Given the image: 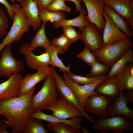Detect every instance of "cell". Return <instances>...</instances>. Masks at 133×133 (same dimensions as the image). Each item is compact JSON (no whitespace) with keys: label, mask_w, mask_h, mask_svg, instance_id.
<instances>
[{"label":"cell","mask_w":133,"mask_h":133,"mask_svg":"<svg viewBox=\"0 0 133 133\" xmlns=\"http://www.w3.org/2000/svg\"><path fill=\"white\" fill-rule=\"evenodd\" d=\"M121 90L117 81L116 76L107 78L100 82L95 91L100 94L111 97L114 100L119 95Z\"/></svg>","instance_id":"obj_18"},{"label":"cell","mask_w":133,"mask_h":133,"mask_svg":"<svg viewBox=\"0 0 133 133\" xmlns=\"http://www.w3.org/2000/svg\"><path fill=\"white\" fill-rule=\"evenodd\" d=\"M65 0H54L45 9L49 11L70 12L71 9L66 5Z\"/></svg>","instance_id":"obj_34"},{"label":"cell","mask_w":133,"mask_h":133,"mask_svg":"<svg viewBox=\"0 0 133 133\" xmlns=\"http://www.w3.org/2000/svg\"><path fill=\"white\" fill-rule=\"evenodd\" d=\"M100 30L95 25L90 23L80 31V39L92 52H96L103 46V40Z\"/></svg>","instance_id":"obj_12"},{"label":"cell","mask_w":133,"mask_h":133,"mask_svg":"<svg viewBox=\"0 0 133 133\" xmlns=\"http://www.w3.org/2000/svg\"><path fill=\"white\" fill-rule=\"evenodd\" d=\"M13 20L9 31L1 42L0 52L7 45L20 40L23 35L29 31L30 25L21 7L16 12Z\"/></svg>","instance_id":"obj_5"},{"label":"cell","mask_w":133,"mask_h":133,"mask_svg":"<svg viewBox=\"0 0 133 133\" xmlns=\"http://www.w3.org/2000/svg\"><path fill=\"white\" fill-rule=\"evenodd\" d=\"M104 2L105 4L113 8L124 19L127 20L133 18V0L107 1Z\"/></svg>","instance_id":"obj_21"},{"label":"cell","mask_w":133,"mask_h":133,"mask_svg":"<svg viewBox=\"0 0 133 133\" xmlns=\"http://www.w3.org/2000/svg\"><path fill=\"white\" fill-rule=\"evenodd\" d=\"M46 51L49 54L50 65L52 67L59 68L60 70L63 72H65L69 74L72 73L70 71L69 66H66L62 60L59 57L58 54H60V51L57 48L51 45Z\"/></svg>","instance_id":"obj_28"},{"label":"cell","mask_w":133,"mask_h":133,"mask_svg":"<svg viewBox=\"0 0 133 133\" xmlns=\"http://www.w3.org/2000/svg\"><path fill=\"white\" fill-rule=\"evenodd\" d=\"M133 47L132 41L128 38L104 45L93 53L97 61L111 68L127 50Z\"/></svg>","instance_id":"obj_2"},{"label":"cell","mask_w":133,"mask_h":133,"mask_svg":"<svg viewBox=\"0 0 133 133\" xmlns=\"http://www.w3.org/2000/svg\"><path fill=\"white\" fill-rule=\"evenodd\" d=\"M40 20L43 23L49 21L54 23L65 19L66 15L62 11H49L45 9L39 10Z\"/></svg>","instance_id":"obj_29"},{"label":"cell","mask_w":133,"mask_h":133,"mask_svg":"<svg viewBox=\"0 0 133 133\" xmlns=\"http://www.w3.org/2000/svg\"><path fill=\"white\" fill-rule=\"evenodd\" d=\"M93 123V130L101 131L104 133L108 131L114 133H121L132 130L133 126V122L120 116L99 117Z\"/></svg>","instance_id":"obj_4"},{"label":"cell","mask_w":133,"mask_h":133,"mask_svg":"<svg viewBox=\"0 0 133 133\" xmlns=\"http://www.w3.org/2000/svg\"><path fill=\"white\" fill-rule=\"evenodd\" d=\"M59 96L55 79L52 71L45 80L41 89L32 97L31 104L34 112L37 110H44L57 100Z\"/></svg>","instance_id":"obj_3"},{"label":"cell","mask_w":133,"mask_h":133,"mask_svg":"<svg viewBox=\"0 0 133 133\" xmlns=\"http://www.w3.org/2000/svg\"><path fill=\"white\" fill-rule=\"evenodd\" d=\"M121 90L128 91L133 89V64H127L124 68L116 76Z\"/></svg>","instance_id":"obj_23"},{"label":"cell","mask_w":133,"mask_h":133,"mask_svg":"<svg viewBox=\"0 0 133 133\" xmlns=\"http://www.w3.org/2000/svg\"><path fill=\"white\" fill-rule=\"evenodd\" d=\"M77 57L91 66L97 61L93 52L85 47L82 51L78 54Z\"/></svg>","instance_id":"obj_33"},{"label":"cell","mask_w":133,"mask_h":133,"mask_svg":"<svg viewBox=\"0 0 133 133\" xmlns=\"http://www.w3.org/2000/svg\"><path fill=\"white\" fill-rule=\"evenodd\" d=\"M9 26L8 18L3 10L0 8V38L7 34Z\"/></svg>","instance_id":"obj_37"},{"label":"cell","mask_w":133,"mask_h":133,"mask_svg":"<svg viewBox=\"0 0 133 133\" xmlns=\"http://www.w3.org/2000/svg\"><path fill=\"white\" fill-rule=\"evenodd\" d=\"M34 74H29L22 77L20 84L18 96L30 91L36 85L45 80L52 73V67L48 66L41 68Z\"/></svg>","instance_id":"obj_13"},{"label":"cell","mask_w":133,"mask_h":133,"mask_svg":"<svg viewBox=\"0 0 133 133\" xmlns=\"http://www.w3.org/2000/svg\"><path fill=\"white\" fill-rule=\"evenodd\" d=\"M10 126V124L6 120H0V133H9L7 131V129Z\"/></svg>","instance_id":"obj_40"},{"label":"cell","mask_w":133,"mask_h":133,"mask_svg":"<svg viewBox=\"0 0 133 133\" xmlns=\"http://www.w3.org/2000/svg\"><path fill=\"white\" fill-rule=\"evenodd\" d=\"M104 11L111 18L118 28L124 33L128 38L131 39L133 36V31L127 24L126 20L113 8L104 4Z\"/></svg>","instance_id":"obj_22"},{"label":"cell","mask_w":133,"mask_h":133,"mask_svg":"<svg viewBox=\"0 0 133 133\" xmlns=\"http://www.w3.org/2000/svg\"><path fill=\"white\" fill-rule=\"evenodd\" d=\"M76 17L70 19H64L54 23L53 27L55 28L65 26H71L78 28L80 31L90 23L85 16L86 11L83 9Z\"/></svg>","instance_id":"obj_24"},{"label":"cell","mask_w":133,"mask_h":133,"mask_svg":"<svg viewBox=\"0 0 133 133\" xmlns=\"http://www.w3.org/2000/svg\"><path fill=\"white\" fill-rule=\"evenodd\" d=\"M67 73L74 82L80 85L92 83L96 80L100 76L88 77L75 74L73 73L71 74Z\"/></svg>","instance_id":"obj_35"},{"label":"cell","mask_w":133,"mask_h":133,"mask_svg":"<svg viewBox=\"0 0 133 133\" xmlns=\"http://www.w3.org/2000/svg\"><path fill=\"white\" fill-rule=\"evenodd\" d=\"M89 73L86 76L91 77L106 74L110 68L105 65L98 61L91 66Z\"/></svg>","instance_id":"obj_32"},{"label":"cell","mask_w":133,"mask_h":133,"mask_svg":"<svg viewBox=\"0 0 133 133\" xmlns=\"http://www.w3.org/2000/svg\"><path fill=\"white\" fill-rule=\"evenodd\" d=\"M30 116L32 117L40 119L49 122L65 123L73 128L81 130V123L83 121L82 117L78 116L68 119H64L56 117L52 115H50L44 113L40 110H37L31 113Z\"/></svg>","instance_id":"obj_20"},{"label":"cell","mask_w":133,"mask_h":133,"mask_svg":"<svg viewBox=\"0 0 133 133\" xmlns=\"http://www.w3.org/2000/svg\"><path fill=\"white\" fill-rule=\"evenodd\" d=\"M32 51L28 43L23 45L19 50L21 54L24 55L26 64L30 68L37 70L50 65V57L47 51L36 55Z\"/></svg>","instance_id":"obj_14"},{"label":"cell","mask_w":133,"mask_h":133,"mask_svg":"<svg viewBox=\"0 0 133 133\" xmlns=\"http://www.w3.org/2000/svg\"><path fill=\"white\" fill-rule=\"evenodd\" d=\"M104 2L107 1H114L121 0H102Z\"/></svg>","instance_id":"obj_46"},{"label":"cell","mask_w":133,"mask_h":133,"mask_svg":"<svg viewBox=\"0 0 133 133\" xmlns=\"http://www.w3.org/2000/svg\"><path fill=\"white\" fill-rule=\"evenodd\" d=\"M63 34L72 43L74 42L81 37V32L77 31L72 27L65 26L62 27Z\"/></svg>","instance_id":"obj_36"},{"label":"cell","mask_w":133,"mask_h":133,"mask_svg":"<svg viewBox=\"0 0 133 133\" xmlns=\"http://www.w3.org/2000/svg\"><path fill=\"white\" fill-rule=\"evenodd\" d=\"M133 62V51L132 48H130L111 67L107 78L116 76L124 68L127 63H132Z\"/></svg>","instance_id":"obj_25"},{"label":"cell","mask_w":133,"mask_h":133,"mask_svg":"<svg viewBox=\"0 0 133 133\" xmlns=\"http://www.w3.org/2000/svg\"><path fill=\"white\" fill-rule=\"evenodd\" d=\"M103 15L105 19V23L102 36L103 46L128 38L118 28L111 17L104 11Z\"/></svg>","instance_id":"obj_15"},{"label":"cell","mask_w":133,"mask_h":133,"mask_svg":"<svg viewBox=\"0 0 133 133\" xmlns=\"http://www.w3.org/2000/svg\"><path fill=\"white\" fill-rule=\"evenodd\" d=\"M48 130L55 133H82L81 130L73 128L64 122H49L47 125Z\"/></svg>","instance_id":"obj_30"},{"label":"cell","mask_w":133,"mask_h":133,"mask_svg":"<svg viewBox=\"0 0 133 133\" xmlns=\"http://www.w3.org/2000/svg\"><path fill=\"white\" fill-rule=\"evenodd\" d=\"M126 21L127 25L129 26H130L131 29L133 28V18L129 20H127Z\"/></svg>","instance_id":"obj_43"},{"label":"cell","mask_w":133,"mask_h":133,"mask_svg":"<svg viewBox=\"0 0 133 133\" xmlns=\"http://www.w3.org/2000/svg\"><path fill=\"white\" fill-rule=\"evenodd\" d=\"M52 73L55 79L59 96L66 100L68 102L80 111L83 114L86 121L93 123L96 118L88 114L81 107L76 96L71 89L66 84L61 76L52 67Z\"/></svg>","instance_id":"obj_9"},{"label":"cell","mask_w":133,"mask_h":133,"mask_svg":"<svg viewBox=\"0 0 133 133\" xmlns=\"http://www.w3.org/2000/svg\"><path fill=\"white\" fill-rule=\"evenodd\" d=\"M85 4L87 14L86 16L90 23L95 25L100 30L102 31L105 21L103 13L104 4L102 0H80Z\"/></svg>","instance_id":"obj_11"},{"label":"cell","mask_w":133,"mask_h":133,"mask_svg":"<svg viewBox=\"0 0 133 133\" xmlns=\"http://www.w3.org/2000/svg\"><path fill=\"white\" fill-rule=\"evenodd\" d=\"M3 49L0 59V76L8 78L22 70L24 63L22 60H17L14 58L12 53L11 45H7Z\"/></svg>","instance_id":"obj_8"},{"label":"cell","mask_w":133,"mask_h":133,"mask_svg":"<svg viewBox=\"0 0 133 133\" xmlns=\"http://www.w3.org/2000/svg\"><path fill=\"white\" fill-rule=\"evenodd\" d=\"M30 26L37 31L42 23L40 20L38 9L35 0H21L20 3Z\"/></svg>","instance_id":"obj_17"},{"label":"cell","mask_w":133,"mask_h":133,"mask_svg":"<svg viewBox=\"0 0 133 133\" xmlns=\"http://www.w3.org/2000/svg\"><path fill=\"white\" fill-rule=\"evenodd\" d=\"M80 128L81 130H82V132H83V133H88L89 132L88 128L85 129L83 128L81 125H80Z\"/></svg>","instance_id":"obj_44"},{"label":"cell","mask_w":133,"mask_h":133,"mask_svg":"<svg viewBox=\"0 0 133 133\" xmlns=\"http://www.w3.org/2000/svg\"><path fill=\"white\" fill-rule=\"evenodd\" d=\"M13 3V4H15V2L16 1H17L20 3L21 1V0H10Z\"/></svg>","instance_id":"obj_45"},{"label":"cell","mask_w":133,"mask_h":133,"mask_svg":"<svg viewBox=\"0 0 133 133\" xmlns=\"http://www.w3.org/2000/svg\"><path fill=\"white\" fill-rule=\"evenodd\" d=\"M23 133H48L42 120L30 115L27 118L22 131Z\"/></svg>","instance_id":"obj_27"},{"label":"cell","mask_w":133,"mask_h":133,"mask_svg":"<svg viewBox=\"0 0 133 133\" xmlns=\"http://www.w3.org/2000/svg\"><path fill=\"white\" fill-rule=\"evenodd\" d=\"M65 0L68 1L73 2L75 5V11L77 13L80 12L83 9L80 0Z\"/></svg>","instance_id":"obj_42"},{"label":"cell","mask_w":133,"mask_h":133,"mask_svg":"<svg viewBox=\"0 0 133 133\" xmlns=\"http://www.w3.org/2000/svg\"></svg>","instance_id":"obj_47"},{"label":"cell","mask_w":133,"mask_h":133,"mask_svg":"<svg viewBox=\"0 0 133 133\" xmlns=\"http://www.w3.org/2000/svg\"><path fill=\"white\" fill-rule=\"evenodd\" d=\"M0 3L5 7L9 17L12 20L16 12L21 7L20 5L19 4L15 3L11 4L7 0H0Z\"/></svg>","instance_id":"obj_38"},{"label":"cell","mask_w":133,"mask_h":133,"mask_svg":"<svg viewBox=\"0 0 133 133\" xmlns=\"http://www.w3.org/2000/svg\"><path fill=\"white\" fill-rule=\"evenodd\" d=\"M44 110L51 111L53 115L62 119H67L78 116L84 117L80 111L60 96L57 100Z\"/></svg>","instance_id":"obj_10"},{"label":"cell","mask_w":133,"mask_h":133,"mask_svg":"<svg viewBox=\"0 0 133 133\" xmlns=\"http://www.w3.org/2000/svg\"><path fill=\"white\" fill-rule=\"evenodd\" d=\"M22 77L21 73H17L0 83V100L11 99L18 96Z\"/></svg>","instance_id":"obj_16"},{"label":"cell","mask_w":133,"mask_h":133,"mask_svg":"<svg viewBox=\"0 0 133 133\" xmlns=\"http://www.w3.org/2000/svg\"><path fill=\"white\" fill-rule=\"evenodd\" d=\"M63 72L62 77L65 82L74 93L83 109L85 102L89 97L100 94L95 92V89L100 82L107 78V74L102 75L92 83L80 85L74 82L67 73Z\"/></svg>","instance_id":"obj_6"},{"label":"cell","mask_w":133,"mask_h":133,"mask_svg":"<svg viewBox=\"0 0 133 133\" xmlns=\"http://www.w3.org/2000/svg\"><path fill=\"white\" fill-rule=\"evenodd\" d=\"M39 10L45 9L54 0H35Z\"/></svg>","instance_id":"obj_39"},{"label":"cell","mask_w":133,"mask_h":133,"mask_svg":"<svg viewBox=\"0 0 133 133\" xmlns=\"http://www.w3.org/2000/svg\"><path fill=\"white\" fill-rule=\"evenodd\" d=\"M35 87L24 95L0 100V115L5 117L12 127V133H22L27 118L34 112L31 100Z\"/></svg>","instance_id":"obj_1"},{"label":"cell","mask_w":133,"mask_h":133,"mask_svg":"<svg viewBox=\"0 0 133 133\" xmlns=\"http://www.w3.org/2000/svg\"><path fill=\"white\" fill-rule=\"evenodd\" d=\"M112 97L101 94L89 97L84 104L83 109L87 112L100 117L109 116L114 103Z\"/></svg>","instance_id":"obj_7"},{"label":"cell","mask_w":133,"mask_h":133,"mask_svg":"<svg viewBox=\"0 0 133 133\" xmlns=\"http://www.w3.org/2000/svg\"><path fill=\"white\" fill-rule=\"evenodd\" d=\"M125 98L127 102L133 103V90H131L124 93Z\"/></svg>","instance_id":"obj_41"},{"label":"cell","mask_w":133,"mask_h":133,"mask_svg":"<svg viewBox=\"0 0 133 133\" xmlns=\"http://www.w3.org/2000/svg\"><path fill=\"white\" fill-rule=\"evenodd\" d=\"M50 43L51 45L56 47L60 50V54H63L67 50L72 43L63 34L52 40Z\"/></svg>","instance_id":"obj_31"},{"label":"cell","mask_w":133,"mask_h":133,"mask_svg":"<svg viewBox=\"0 0 133 133\" xmlns=\"http://www.w3.org/2000/svg\"><path fill=\"white\" fill-rule=\"evenodd\" d=\"M46 23H43L37 31L33 38L29 44L30 49L34 50L36 48L42 47L46 50L50 46V41L47 36L45 32Z\"/></svg>","instance_id":"obj_26"},{"label":"cell","mask_w":133,"mask_h":133,"mask_svg":"<svg viewBox=\"0 0 133 133\" xmlns=\"http://www.w3.org/2000/svg\"><path fill=\"white\" fill-rule=\"evenodd\" d=\"M123 91L121 90L118 96L114 100L109 112V116H121L132 121L133 120V110L128 106Z\"/></svg>","instance_id":"obj_19"}]
</instances>
